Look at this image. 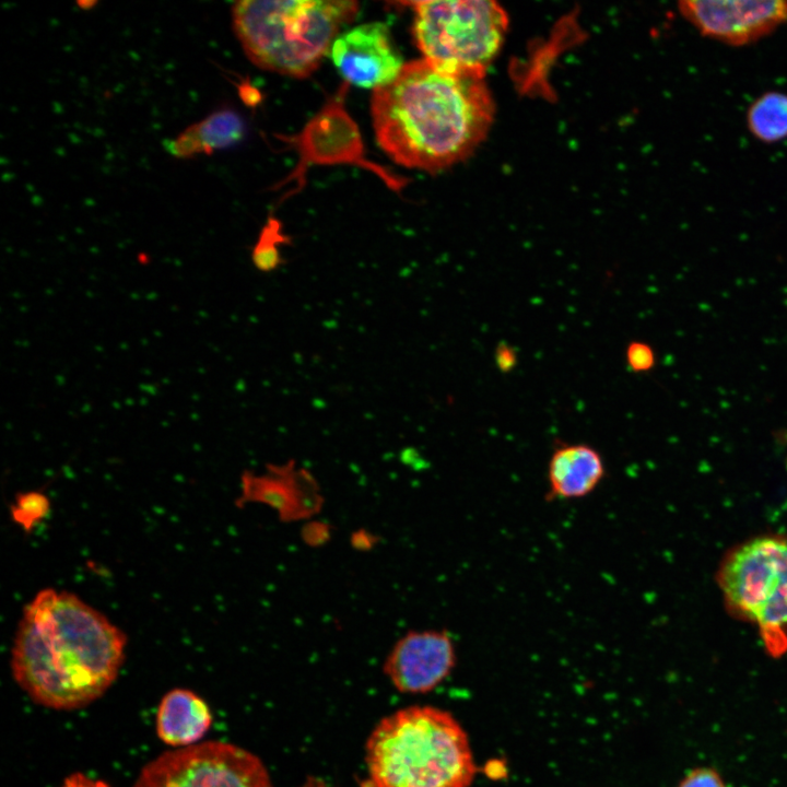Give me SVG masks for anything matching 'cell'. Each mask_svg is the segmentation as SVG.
<instances>
[{
	"label": "cell",
	"instance_id": "11",
	"mask_svg": "<svg viewBox=\"0 0 787 787\" xmlns=\"http://www.w3.org/2000/svg\"><path fill=\"white\" fill-rule=\"evenodd\" d=\"M322 496L314 475L293 461L268 465L263 473L245 471L240 478L237 505L260 503L278 513L283 521H296L317 514Z\"/></svg>",
	"mask_w": 787,
	"mask_h": 787
},
{
	"label": "cell",
	"instance_id": "9",
	"mask_svg": "<svg viewBox=\"0 0 787 787\" xmlns=\"http://www.w3.org/2000/svg\"><path fill=\"white\" fill-rule=\"evenodd\" d=\"M456 662L455 643L447 630H411L395 643L383 668L396 690L422 694L439 685Z\"/></svg>",
	"mask_w": 787,
	"mask_h": 787
},
{
	"label": "cell",
	"instance_id": "1",
	"mask_svg": "<svg viewBox=\"0 0 787 787\" xmlns=\"http://www.w3.org/2000/svg\"><path fill=\"white\" fill-rule=\"evenodd\" d=\"M127 637L103 613L69 591L46 588L25 606L12 649L16 684L37 704L82 708L117 679Z\"/></svg>",
	"mask_w": 787,
	"mask_h": 787
},
{
	"label": "cell",
	"instance_id": "7",
	"mask_svg": "<svg viewBox=\"0 0 787 787\" xmlns=\"http://www.w3.org/2000/svg\"><path fill=\"white\" fill-rule=\"evenodd\" d=\"M133 787H273L262 761L232 743L167 751L143 766Z\"/></svg>",
	"mask_w": 787,
	"mask_h": 787
},
{
	"label": "cell",
	"instance_id": "14",
	"mask_svg": "<svg viewBox=\"0 0 787 787\" xmlns=\"http://www.w3.org/2000/svg\"><path fill=\"white\" fill-rule=\"evenodd\" d=\"M244 136L245 122L240 115L232 108H220L165 140L164 149L176 158H191L233 146Z\"/></svg>",
	"mask_w": 787,
	"mask_h": 787
},
{
	"label": "cell",
	"instance_id": "20",
	"mask_svg": "<svg viewBox=\"0 0 787 787\" xmlns=\"http://www.w3.org/2000/svg\"><path fill=\"white\" fill-rule=\"evenodd\" d=\"M498 369L504 373L510 372L517 363L516 351L506 343H500L494 354Z\"/></svg>",
	"mask_w": 787,
	"mask_h": 787
},
{
	"label": "cell",
	"instance_id": "3",
	"mask_svg": "<svg viewBox=\"0 0 787 787\" xmlns=\"http://www.w3.org/2000/svg\"><path fill=\"white\" fill-rule=\"evenodd\" d=\"M363 787H470L468 733L447 710L413 705L384 717L366 741Z\"/></svg>",
	"mask_w": 787,
	"mask_h": 787
},
{
	"label": "cell",
	"instance_id": "13",
	"mask_svg": "<svg viewBox=\"0 0 787 787\" xmlns=\"http://www.w3.org/2000/svg\"><path fill=\"white\" fill-rule=\"evenodd\" d=\"M211 724L209 706L190 690L174 689L161 700L156 713V733L168 745L179 749L196 744Z\"/></svg>",
	"mask_w": 787,
	"mask_h": 787
},
{
	"label": "cell",
	"instance_id": "12",
	"mask_svg": "<svg viewBox=\"0 0 787 787\" xmlns=\"http://www.w3.org/2000/svg\"><path fill=\"white\" fill-rule=\"evenodd\" d=\"M607 473L602 455L591 445L567 443L557 445L547 468L550 501H571L590 495Z\"/></svg>",
	"mask_w": 787,
	"mask_h": 787
},
{
	"label": "cell",
	"instance_id": "15",
	"mask_svg": "<svg viewBox=\"0 0 787 787\" xmlns=\"http://www.w3.org/2000/svg\"><path fill=\"white\" fill-rule=\"evenodd\" d=\"M750 133L764 143L787 139V94L770 91L755 98L747 110Z\"/></svg>",
	"mask_w": 787,
	"mask_h": 787
},
{
	"label": "cell",
	"instance_id": "2",
	"mask_svg": "<svg viewBox=\"0 0 787 787\" xmlns=\"http://www.w3.org/2000/svg\"><path fill=\"white\" fill-rule=\"evenodd\" d=\"M371 114L377 143L395 163L436 173L481 143L493 121L494 103L484 78L418 59L373 91Z\"/></svg>",
	"mask_w": 787,
	"mask_h": 787
},
{
	"label": "cell",
	"instance_id": "22",
	"mask_svg": "<svg viewBox=\"0 0 787 787\" xmlns=\"http://www.w3.org/2000/svg\"><path fill=\"white\" fill-rule=\"evenodd\" d=\"M238 93L243 102L249 106L255 105L259 99V95L256 89H254L248 82L245 81H243L242 84L238 85Z\"/></svg>",
	"mask_w": 787,
	"mask_h": 787
},
{
	"label": "cell",
	"instance_id": "19",
	"mask_svg": "<svg viewBox=\"0 0 787 787\" xmlns=\"http://www.w3.org/2000/svg\"><path fill=\"white\" fill-rule=\"evenodd\" d=\"M677 787H726V785L718 772L701 767L690 772Z\"/></svg>",
	"mask_w": 787,
	"mask_h": 787
},
{
	"label": "cell",
	"instance_id": "8",
	"mask_svg": "<svg viewBox=\"0 0 787 787\" xmlns=\"http://www.w3.org/2000/svg\"><path fill=\"white\" fill-rule=\"evenodd\" d=\"M678 10L702 36L730 46L752 44L787 22V0H682Z\"/></svg>",
	"mask_w": 787,
	"mask_h": 787
},
{
	"label": "cell",
	"instance_id": "10",
	"mask_svg": "<svg viewBox=\"0 0 787 787\" xmlns=\"http://www.w3.org/2000/svg\"><path fill=\"white\" fill-rule=\"evenodd\" d=\"M329 55L346 82L373 91L391 83L404 66L388 26L381 22L364 23L339 34Z\"/></svg>",
	"mask_w": 787,
	"mask_h": 787
},
{
	"label": "cell",
	"instance_id": "6",
	"mask_svg": "<svg viewBox=\"0 0 787 787\" xmlns=\"http://www.w3.org/2000/svg\"><path fill=\"white\" fill-rule=\"evenodd\" d=\"M413 39L435 67L484 78L508 27L505 10L492 0L416 1Z\"/></svg>",
	"mask_w": 787,
	"mask_h": 787
},
{
	"label": "cell",
	"instance_id": "5",
	"mask_svg": "<svg viewBox=\"0 0 787 787\" xmlns=\"http://www.w3.org/2000/svg\"><path fill=\"white\" fill-rule=\"evenodd\" d=\"M726 610L755 625L768 653L787 650V533L752 537L729 549L717 568Z\"/></svg>",
	"mask_w": 787,
	"mask_h": 787
},
{
	"label": "cell",
	"instance_id": "16",
	"mask_svg": "<svg viewBox=\"0 0 787 787\" xmlns=\"http://www.w3.org/2000/svg\"><path fill=\"white\" fill-rule=\"evenodd\" d=\"M289 242L287 236L282 233L280 223L277 220H269L251 250L254 267L262 273H270L279 269L285 261L279 245Z\"/></svg>",
	"mask_w": 787,
	"mask_h": 787
},
{
	"label": "cell",
	"instance_id": "17",
	"mask_svg": "<svg viewBox=\"0 0 787 787\" xmlns=\"http://www.w3.org/2000/svg\"><path fill=\"white\" fill-rule=\"evenodd\" d=\"M49 509L47 497L35 491L21 493L11 506L13 520L24 530L30 531L39 522Z\"/></svg>",
	"mask_w": 787,
	"mask_h": 787
},
{
	"label": "cell",
	"instance_id": "18",
	"mask_svg": "<svg viewBox=\"0 0 787 787\" xmlns=\"http://www.w3.org/2000/svg\"><path fill=\"white\" fill-rule=\"evenodd\" d=\"M627 366L636 373L647 372L655 365V353L645 342L633 341L625 351Z\"/></svg>",
	"mask_w": 787,
	"mask_h": 787
},
{
	"label": "cell",
	"instance_id": "21",
	"mask_svg": "<svg viewBox=\"0 0 787 787\" xmlns=\"http://www.w3.org/2000/svg\"><path fill=\"white\" fill-rule=\"evenodd\" d=\"M60 787H109L101 779L92 778L83 773L77 772L68 776Z\"/></svg>",
	"mask_w": 787,
	"mask_h": 787
},
{
	"label": "cell",
	"instance_id": "4",
	"mask_svg": "<svg viewBox=\"0 0 787 787\" xmlns=\"http://www.w3.org/2000/svg\"><path fill=\"white\" fill-rule=\"evenodd\" d=\"M359 3L349 0H242L232 25L247 58L258 68L303 79L320 64Z\"/></svg>",
	"mask_w": 787,
	"mask_h": 787
}]
</instances>
